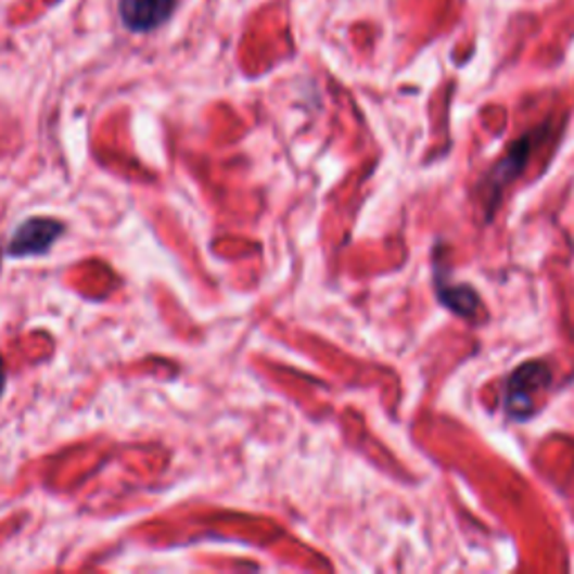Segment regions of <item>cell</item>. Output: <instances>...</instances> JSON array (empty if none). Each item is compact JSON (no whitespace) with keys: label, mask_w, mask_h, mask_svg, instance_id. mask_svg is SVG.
Instances as JSON below:
<instances>
[{"label":"cell","mask_w":574,"mask_h":574,"mask_svg":"<svg viewBox=\"0 0 574 574\" xmlns=\"http://www.w3.org/2000/svg\"><path fill=\"white\" fill-rule=\"evenodd\" d=\"M527 155H530V138H525L523 142H516L514 149L510 151V155L505 157L496 166V171L489 176V184H494V189H496L494 193H498L505 184H508L521 171V166L527 160Z\"/></svg>","instance_id":"cell-4"},{"label":"cell","mask_w":574,"mask_h":574,"mask_svg":"<svg viewBox=\"0 0 574 574\" xmlns=\"http://www.w3.org/2000/svg\"><path fill=\"white\" fill-rule=\"evenodd\" d=\"M441 296H443V301L447 303V306L454 312H458L462 317L471 315V312H474L479 308V296H476V292L464 288V285H458V288H441Z\"/></svg>","instance_id":"cell-5"},{"label":"cell","mask_w":574,"mask_h":574,"mask_svg":"<svg viewBox=\"0 0 574 574\" xmlns=\"http://www.w3.org/2000/svg\"><path fill=\"white\" fill-rule=\"evenodd\" d=\"M550 382V370L546 363L530 361L521 366L508 382V395H505V407L516 418H525L532 407L534 397L541 393Z\"/></svg>","instance_id":"cell-2"},{"label":"cell","mask_w":574,"mask_h":574,"mask_svg":"<svg viewBox=\"0 0 574 574\" xmlns=\"http://www.w3.org/2000/svg\"><path fill=\"white\" fill-rule=\"evenodd\" d=\"M5 391V366H3V359H0V395H3Z\"/></svg>","instance_id":"cell-6"},{"label":"cell","mask_w":574,"mask_h":574,"mask_svg":"<svg viewBox=\"0 0 574 574\" xmlns=\"http://www.w3.org/2000/svg\"><path fill=\"white\" fill-rule=\"evenodd\" d=\"M63 229H65L63 222L54 218H27L14 229L8 245V256L12 258L43 256L61 239Z\"/></svg>","instance_id":"cell-1"},{"label":"cell","mask_w":574,"mask_h":574,"mask_svg":"<svg viewBox=\"0 0 574 574\" xmlns=\"http://www.w3.org/2000/svg\"><path fill=\"white\" fill-rule=\"evenodd\" d=\"M178 0H119V14L128 29L151 31L171 16Z\"/></svg>","instance_id":"cell-3"}]
</instances>
